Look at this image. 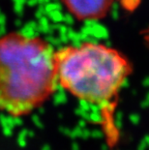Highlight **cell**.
Segmentation results:
<instances>
[{
  "instance_id": "cell-15",
  "label": "cell",
  "mask_w": 149,
  "mask_h": 150,
  "mask_svg": "<svg viewBox=\"0 0 149 150\" xmlns=\"http://www.w3.org/2000/svg\"><path fill=\"white\" fill-rule=\"evenodd\" d=\"M123 116H124V114H123L122 111H117L115 113V118L117 119H122L123 120Z\"/></svg>"
},
{
  "instance_id": "cell-18",
  "label": "cell",
  "mask_w": 149,
  "mask_h": 150,
  "mask_svg": "<svg viewBox=\"0 0 149 150\" xmlns=\"http://www.w3.org/2000/svg\"><path fill=\"white\" fill-rule=\"evenodd\" d=\"M143 139L145 140V142H146V144L149 146V135H145V136H144V138H143Z\"/></svg>"
},
{
  "instance_id": "cell-10",
  "label": "cell",
  "mask_w": 149,
  "mask_h": 150,
  "mask_svg": "<svg viewBox=\"0 0 149 150\" xmlns=\"http://www.w3.org/2000/svg\"><path fill=\"white\" fill-rule=\"evenodd\" d=\"M81 133H82V128H81L80 126H78L77 128L74 130V132L72 133V138H81Z\"/></svg>"
},
{
  "instance_id": "cell-6",
  "label": "cell",
  "mask_w": 149,
  "mask_h": 150,
  "mask_svg": "<svg viewBox=\"0 0 149 150\" xmlns=\"http://www.w3.org/2000/svg\"><path fill=\"white\" fill-rule=\"evenodd\" d=\"M90 138L95 139H101L104 138V132L101 130L94 129L90 131Z\"/></svg>"
},
{
  "instance_id": "cell-19",
  "label": "cell",
  "mask_w": 149,
  "mask_h": 150,
  "mask_svg": "<svg viewBox=\"0 0 149 150\" xmlns=\"http://www.w3.org/2000/svg\"><path fill=\"white\" fill-rule=\"evenodd\" d=\"M146 107H149V103H143V104H142V108H146Z\"/></svg>"
},
{
  "instance_id": "cell-14",
  "label": "cell",
  "mask_w": 149,
  "mask_h": 150,
  "mask_svg": "<svg viewBox=\"0 0 149 150\" xmlns=\"http://www.w3.org/2000/svg\"><path fill=\"white\" fill-rule=\"evenodd\" d=\"M86 124H87V121L84 120V119H81V120L78 121V126H80L81 128H82V129L86 127Z\"/></svg>"
},
{
  "instance_id": "cell-2",
  "label": "cell",
  "mask_w": 149,
  "mask_h": 150,
  "mask_svg": "<svg viewBox=\"0 0 149 150\" xmlns=\"http://www.w3.org/2000/svg\"><path fill=\"white\" fill-rule=\"evenodd\" d=\"M58 86L89 103L115 96L128 84L132 67L118 50L106 45L85 42L54 52Z\"/></svg>"
},
{
  "instance_id": "cell-12",
  "label": "cell",
  "mask_w": 149,
  "mask_h": 150,
  "mask_svg": "<svg viewBox=\"0 0 149 150\" xmlns=\"http://www.w3.org/2000/svg\"><path fill=\"white\" fill-rule=\"evenodd\" d=\"M81 138L83 139H88L90 138V130H88L86 127L82 129V133H81Z\"/></svg>"
},
{
  "instance_id": "cell-5",
  "label": "cell",
  "mask_w": 149,
  "mask_h": 150,
  "mask_svg": "<svg viewBox=\"0 0 149 150\" xmlns=\"http://www.w3.org/2000/svg\"><path fill=\"white\" fill-rule=\"evenodd\" d=\"M88 122L94 124H103L105 122V117L100 113V111H96V112L91 111V113H89V121Z\"/></svg>"
},
{
  "instance_id": "cell-11",
  "label": "cell",
  "mask_w": 149,
  "mask_h": 150,
  "mask_svg": "<svg viewBox=\"0 0 149 150\" xmlns=\"http://www.w3.org/2000/svg\"><path fill=\"white\" fill-rule=\"evenodd\" d=\"M112 122H113L114 127L118 131L123 128V120L122 119H117V118H114V120H113Z\"/></svg>"
},
{
  "instance_id": "cell-16",
  "label": "cell",
  "mask_w": 149,
  "mask_h": 150,
  "mask_svg": "<svg viewBox=\"0 0 149 150\" xmlns=\"http://www.w3.org/2000/svg\"><path fill=\"white\" fill-rule=\"evenodd\" d=\"M72 149L73 150H80V146H78V144L77 142H74L72 145Z\"/></svg>"
},
{
  "instance_id": "cell-7",
  "label": "cell",
  "mask_w": 149,
  "mask_h": 150,
  "mask_svg": "<svg viewBox=\"0 0 149 150\" xmlns=\"http://www.w3.org/2000/svg\"><path fill=\"white\" fill-rule=\"evenodd\" d=\"M129 119L133 125H138L139 122H141V116L137 113H132L131 115L129 116Z\"/></svg>"
},
{
  "instance_id": "cell-9",
  "label": "cell",
  "mask_w": 149,
  "mask_h": 150,
  "mask_svg": "<svg viewBox=\"0 0 149 150\" xmlns=\"http://www.w3.org/2000/svg\"><path fill=\"white\" fill-rule=\"evenodd\" d=\"M80 106H81V110H83L88 111L90 110L89 102H88L87 100H84V99H80Z\"/></svg>"
},
{
  "instance_id": "cell-1",
  "label": "cell",
  "mask_w": 149,
  "mask_h": 150,
  "mask_svg": "<svg viewBox=\"0 0 149 150\" xmlns=\"http://www.w3.org/2000/svg\"><path fill=\"white\" fill-rule=\"evenodd\" d=\"M54 52L39 36H0V112L18 118L42 108L58 87Z\"/></svg>"
},
{
  "instance_id": "cell-13",
  "label": "cell",
  "mask_w": 149,
  "mask_h": 150,
  "mask_svg": "<svg viewBox=\"0 0 149 150\" xmlns=\"http://www.w3.org/2000/svg\"><path fill=\"white\" fill-rule=\"evenodd\" d=\"M147 147H148V145L146 144L145 140L144 139H141V142H139L138 146V150H146Z\"/></svg>"
},
{
  "instance_id": "cell-3",
  "label": "cell",
  "mask_w": 149,
  "mask_h": 150,
  "mask_svg": "<svg viewBox=\"0 0 149 150\" xmlns=\"http://www.w3.org/2000/svg\"><path fill=\"white\" fill-rule=\"evenodd\" d=\"M114 0H61L67 11L80 21H99L109 14Z\"/></svg>"
},
{
  "instance_id": "cell-20",
  "label": "cell",
  "mask_w": 149,
  "mask_h": 150,
  "mask_svg": "<svg viewBox=\"0 0 149 150\" xmlns=\"http://www.w3.org/2000/svg\"><path fill=\"white\" fill-rule=\"evenodd\" d=\"M147 40H148V42H149V29H148V32H147Z\"/></svg>"
},
{
  "instance_id": "cell-17",
  "label": "cell",
  "mask_w": 149,
  "mask_h": 150,
  "mask_svg": "<svg viewBox=\"0 0 149 150\" xmlns=\"http://www.w3.org/2000/svg\"><path fill=\"white\" fill-rule=\"evenodd\" d=\"M101 150H109V146H107V143H103L101 145Z\"/></svg>"
},
{
  "instance_id": "cell-8",
  "label": "cell",
  "mask_w": 149,
  "mask_h": 150,
  "mask_svg": "<svg viewBox=\"0 0 149 150\" xmlns=\"http://www.w3.org/2000/svg\"><path fill=\"white\" fill-rule=\"evenodd\" d=\"M76 113H77L78 115L81 116L82 118H83L84 120H86L87 122H88V121H89V113H88L86 110H76Z\"/></svg>"
},
{
  "instance_id": "cell-4",
  "label": "cell",
  "mask_w": 149,
  "mask_h": 150,
  "mask_svg": "<svg viewBox=\"0 0 149 150\" xmlns=\"http://www.w3.org/2000/svg\"><path fill=\"white\" fill-rule=\"evenodd\" d=\"M105 124V129H106V133L107 134V136L109 137V138H113V139H116L117 138V130L114 125H113V122L112 121H105L103 123Z\"/></svg>"
}]
</instances>
